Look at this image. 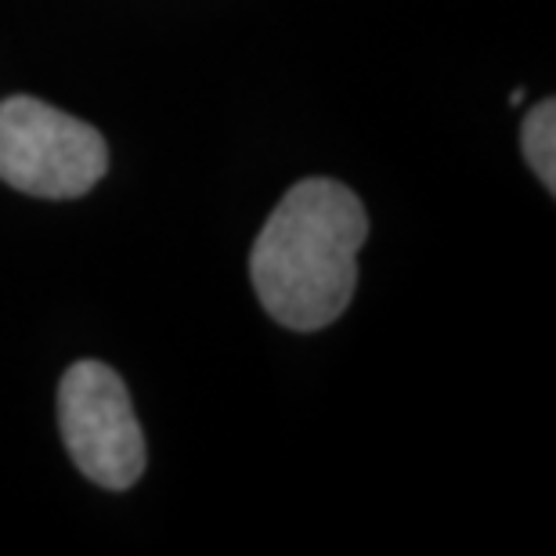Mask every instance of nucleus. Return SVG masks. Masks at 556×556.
<instances>
[{
	"mask_svg": "<svg viewBox=\"0 0 556 556\" xmlns=\"http://www.w3.org/2000/svg\"><path fill=\"white\" fill-rule=\"evenodd\" d=\"M520 144H525V155L535 177L549 192H556V105H553V98H546V102L535 105L525 116Z\"/></svg>",
	"mask_w": 556,
	"mask_h": 556,
	"instance_id": "20e7f679",
	"label": "nucleus"
},
{
	"mask_svg": "<svg viewBox=\"0 0 556 556\" xmlns=\"http://www.w3.org/2000/svg\"><path fill=\"white\" fill-rule=\"evenodd\" d=\"M109 170V144L91 124L40 98L0 102V181L37 199H80Z\"/></svg>",
	"mask_w": 556,
	"mask_h": 556,
	"instance_id": "f03ea898",
	"label": "nucleus"
},
{
	"mask_svg": "<svg viewBox=\"0 0 556 556\" xmlns=\"http://www.w3.org/2000/svg\"><path fill=\"white\" fill-rule=\"evenodd\" d=\"M369 217L348 185L307 177L282 195L250 253L264 311L286 329L315 332L348 311Z\"/></svg>",
	"mask_w": 556,
	"mask_h": 556,
	"instance_id": "f257e3e1",
	"label": "nucleus"
},
{
	"mask_svg": "<svg viewBox=\"0 0 556 556\" xmlns=\"http://www.w3.org/2000/svg\"><path fill=\"white\" fill-rule=\"evenodd\" d=\"M59 427L70 459L109 492H127L144 473V433L127 383L102 362H76L59 383Z\"/></svg>",
	"mask_w": 556,
	"mask_h": 556,
	"instance_id": "7ed1b4c3",
	"label": "nucleus"
}]
</instances>
